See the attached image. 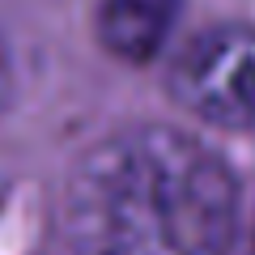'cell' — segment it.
Masks as SVG:
<instances>
[{
	"instance_id": "obj_1",
	"label": "cell",
	"mask_w": 255,
	"mask_h": 255,
	"mask_svg": "<svg viewBox=\"0 0 255 255\" xmlns=\"http://www.w3.org/2000/svg\"><path fill=\"white\" fill-rule=\"evenodd\" d=\"M234 179L179 128L145 124L77 162L64 204L73 255H226Z\"/></svg>"
},
{
	"instance_id": "obj_2",
	"label": "cell",
	"mask_w": 255,
	"mask_h": 255,
	"mask_svg": "<svg viewBox=\"0 0 255 255\" xmlns=\"http://www.w3.org/2000/svg\"><path fill=\"white\" fill-rule=\"evenodd\" d=\"M174 98L217 128H255V26L204 30L174 64Z\"/></svg>"
},
{
	"instance_id": "obj_3",
	"label": "cell",
	"mask_w": 255,
	"mask_h": 255,
	"mask_svg": "<svg viewBox=\"0 0 255 255\" xmlns=\"http://www.w3.org/2000/svg\"><path fill=\"white\" fill-rule=\"evenodd\" d=\"M179 17V0H102L98 38L111 55L128 64L153 60Z\"/></svg>"
},
{
	"instance_id": "obj_4",
	"label": "cell",
	"mask_w": 255,
	"mask_h": 255,
	"mask_svg": "<svg viewBox=\"0 0 255 255\" xmlns=\"http://www.w3.org/2000/svg\"><path fill=\"white\" fill-rule=\"evenodd\" d=\"M9 85H13V64H9V51L0 43V107L9 102Z\"/></svg>"
}]
</instances>
